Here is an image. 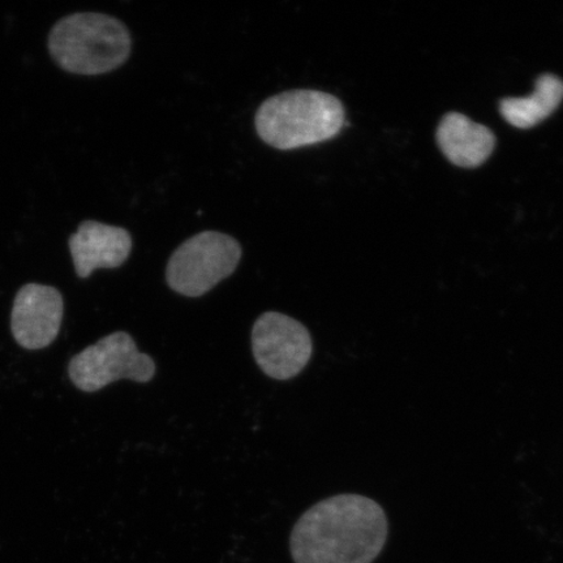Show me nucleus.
<instances>
[{
  "mask_svg": "<svg viewBox=\"0 0 563 563\" xmlns=\"http://www.w3.org/2000/svg\"><path fill=\"white\" fill-rule=\"evenodd\" d=\"M77 277L86 279L97 269H117L129 258L132 236L122 228L84 221L68 241Z\"/></svg>",
  "mask_w": 563,
  "mask_h": 563,
  "instance_id": "6e6552de",
  "label": "nucleus"
},
{
  "mask_svg": "<svg viewBox=\"0 0 563 563\" xmlns=\"http://www.w3.org/2000/svg\"><path fill=\"white\" fill-rule=\"evenodd\" d=\"M252 351L266 376L286 382L307 367L313 341L309 330L292 317L265 312L253 325Z\"/></svg>",
  "mask_w": 563,
  "mask_h": 563,
  "instance_id": "423d86ee",
  "label": "nucleus"
},
{
  "mask_svg": "<svg viewBox=\"0 0 563 563\" xmlns=\"http://www.w3.org/2000/svg\"><path fill=\"white\" fill-rule=\"evenodd\" d=\"M156 363L140 352L125 332L111 333L70 358V382L86 393H96L119 379L146 384L156 375Z\"/></svg>",
  "mask_w": 563,
  "mask_h": 563,
  "instance_id": "39448f33",
  "label": "nucleus"
},
{
  "mask_svg": "<svg viewBox=\"0 0 563 563\" xmlns=\"http://www.w3.org/2000/svg\"><path fill=\"white\" fill-rule=\"evenodd\" d=\"M563 100V81L555 75H541L533 93L526 98H505L499 111L517 129H532L558 110Z\"/></svg>",
  "mask_w": 563,
  "mask_h": 563,
  "instance_id": "9d476101",
  "label": "nucleus"
},
{
  "mask_svg": "<svg viewBox=\"0 0 563 563\" xmlns=\"http://www.w3.org/2000/svg\"><path fill=\"white\" fill-rule=\"evenodd\" d=\"M241 258L242 246L234 238L218 231L200 232L168 260L167 285L183 297H202L232 276Z\"/></svg>",
  "mask_w": 563,
  "mask_h": 563,
  "instance_id": "20e7f679",
  "label": "nucleus"
},
{
  "mask_svg": "<svg viewBox=\"0 0 563 563\" xmlns=\"http://www.w3.org/2000/svg\"><path fill=\"white\" fill-rule=\"evenodd\" d=\"M438 143L452 164L477 167L490 157L496 137L487 126L471 121L460 112H450L439 125Z\"/></svg>",
  "mask_w": 563,
  "mask_h": 563,
  "instance_id": "1a4fd4ad",
  "label": "nucleus"
},
{
  "mask_svg": "<svg viewBox=\"0 0 563 563\" xmlns=\"http://www.w3.org/2000/svg\"><path fill=\"white\" fill-rule=\"evenodd\" d=\"M48 52L69 74L96 76L111 73L129 60L132 38L115 18L98 12H76L53 26Z\"/></svg>",
  "mask_w": 563,
  "mask_h": 563,
  "instance_id": "7ed1b4c3",
  "label": "nucleus"
},
{
  "mask_svg": "<svg viewBox=\"0 0 563 563\" xmlns=\"http://www.w3.org/2000/svg\"><path fill=\"white\" fill-rule=\"evenodd\" d=\"M387 539V518L361 495L322 499L299 518L290 537L295 563H372Z\"/></svg>",
  "mask_w": 563,
  "mask_h": 563,
  "instance_id": "f257e3e1",
  "label": "nucleus"
},
{
  "mask_svg": "<svg viewBox=\"0 0 563 563\" xmlns=\"http://www.w3.org/2000/svg\"><path fill=\"white\" fill-rule=\"evenodd\" d=\"M260 139L280 151L320 144L344 125L343 104L319 90H288L267 98L255 118Z\"/></svg>",
  "mask_w": 563,
  "mask_h": 563,
  "instance_id": "f03ea898",
  "label": "nucleus"
},
{
  "mask_svg": "<svg viewBox=\"0 0 563 563\" xmlns=\"http://www.w3.org/2000/svg\"><path fill=\"white\" fill-rule=\"evenodd\" d=\"M65 316V300L53 286L27 284L13 300L11 332L19 346L42 350L58 336Z\"/></svg>",
  "mask_w": 563,
  "mask_h": 563,
  "instance_id": "0eeeda50",
  "label": "nucleus"
}]
</instances>
